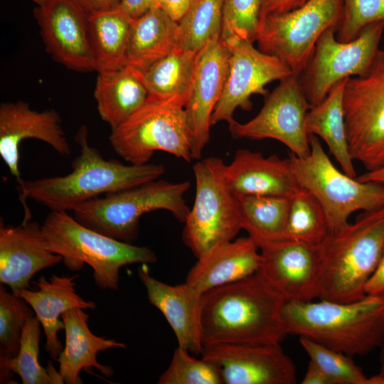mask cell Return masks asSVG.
Instances as JSON below:
<instances>
[{"instance_id":"cell-1","label":"cell","mask_w":384,"mask_h":384,"mask_svg":"<svg viewBox=\"0 0 384 384\" xmlns=\"http://www.w3.org/2000/svg\"><path fill=\"white\" fill-rule=\"evenodd\" d=\"M286 301L257 272L203 294V348L217 344H274L288 335Z\"/></svg>"},{"instance_id":"cell-2","label":"cell","mask_w":384,"mask_h":384,"mask_svg":"<svg viewBox=\"0 0 384 384\" xmlns=\"http://www.w3.org/2000/svg\"><path fill=\"white\" fill-rule=\"evenodd\" d=\"M75 139L80 154L71 164L70 173L60 176L24 181L18 183L19 200L24 209L25 221L31 220L26 205L31 198L50 211L73 210L78 206L159 178L165 172L161 164H124L117 160H106L88 142V129L79 127Z\"/></svg>"},{"instance_id":"cell-3","label":"cell","mask_w":384,"mask_h":384,"mask_svg":"<svg viewBox=\"0 0 384 384\" xmlns=\"http://www.w3.org/2000/svg\"><path fill=\"white\" fill-rule=\"evenodd\" d=\"M282 316L288 334L349 356L370 353L384 341V295L366 294L348 302H286Z\"/></svg>"},{"instance_id":"cell-4","label":"cell","mask_w":384,"mask_h":384,"mask_svg":"<svg viewBox=\"0 0 384 384\" xmlns=\"http://www.w3.org/2000/svg\"><path fill=\"white\" fill-rule=\"evenodd\" d=\"M319 247L318 299L338 302L361 299L384 252V207L363 211L353 223L329 233Z\"/></svg>"},{"instance_id":"cell-5","label":"cell","mask_w":384,"mask_h":384,"mask_svg":"<svg viewBox=\"0 0 384 384\" xmlns=\"http://www.w3.org/2000/svg\"><path fill=\"white\" fill-rule=\"evenodd\" d=\"M42 229L51 252L63 257L73 272L87 264L95 284L104 290L119 289V270L134 263H155L156 253L147 247L122 242L92 230L67 211H50Z\"/></svg>"},{"instance_id":"cell-6","label":"cell","mask_w":384,"mask_h":384,"mask_svg":"<svg viewBox=\"0 0 384 384\" xmlns=\"http://www.w3.org/2000/svg\"><path fill=\"white\" fill-rule=\"evenodd\" d=\"M189 188L188 181L158 178L81 204L73 210V217L92 230L132 243L138 236L139 219L146 213L165 210L184 223L190 211L184 198Z\"/></svg>"},{"instance_id":"cell-7","label":"cell","mask_w":384,"mask_h":384,"mask_svg":"<svg viewBox=\"0 0 384 384\" xmlns=\"http://www.w3.org/2000/svg\"><path fill=\"white\" fill-rule=\"evenodd\" d=\"M184 107L175 100L149 95L140 108L111 130L112 149L134 165L148 164L156 151L190 162L192 138Z\"/></svg>"},{"instance_id":"cell-8","label":"cell","mask_w":384,"mask_h":384,"mask_svg":"<svg viewBox=\"0 0 384 384\" xmlns=\"http://www.w3.org/2000/svg\"><path fill=\"white\" fill-rule=\"evenodd\" d=\"M310 152L304 157L289 154L300 186L321 205L329 233L349 223L356 211L384 207V184L362 182L338 169L324 150L318 137L309 135Z\"/></svg>"},{"instance_id":"cell-9","label":"cell","mask_w":384,"mask_h":384,"mask_svg":"<svg viewBox=\"0 0 384 384\" xmlns=\"http://www.w3.org/2000/svg\"><path fill=\"white\" fill-rule=\"evenodd\" d=\"M219 157H208L193 167V205L185 220L182 240L198 258L212 247L234 240L242 229L238 197L231 191Z\"/></svg>"},{"instance_id":"cell-10","label":"cell","mask_w":384,"mask_h":384,"mask_svg":"<svg viewBox=\"0 0 384 384\" xmlns=\"http://www.w3.org/2000/svg\"><path fill=\"white\" fill-rule=\"evenodd\" d=\"M342 8V0H309L295 9L268 15L260 21L258 49L282 60L299 77L321 36L337 30Z\"/></svg>"},{"instance_id":"cell-11","label":"cell","mask_w":384,"mask_h":384,"mask_svg":"<svg viewBox=\"0 0 384 384\" xmlns=\"http://www.w3.org/2000/svg\"><path fill=\"white\" fill-rule=\"evenodd\" d=\"M343 110L350 154L367 171L384 166V50L368 71L347 79Z\"/></svg>"},{"instance_id":"cell-12","label":"cell","mask_w":384,"mask_h":384,"mask_svg":"<svg viewBox=\"0 0 384 384\" xmlns=\"http://www.w3.org/2000/svg\"><path fill=\"white\" fill-rule=\"evenodd\" d=\"M336 30H326L318 40L312 55L299 75L304 93L311 106L321 102L343 80L364 75L379 49L384 21L367 26L349 42L336 40Z\"/></svg>"},{"instance_id":"cell-13","label":"cell","mask_w":384,"mask_h":384,"mask_svg":"<svg viewBox=\"0 0 384 384\" xmlns=\"http://www.w3.org/2000/svg\"><path fill=\"white\" fill-rule=\"evenodd\" d=\"M259 113L245 123L235 119L228 124L235 139H272L284 144L290 153L304 157L310 152L306 116L311 105L294 74L280 80L277 87L265 97Z\"/></svg>"},{"instance_id":"cell-14","label":"cell","mask_w":384,"mask_h":384,"mask_svg":"<svg viewBox=\"0 0 384 384\" xmlns=\"http://www.w3.org/2000/svg\"><path fill=\"white\" fill-rule=\"evenodd\" d=\"M230 48V55L227 79L221 97L211 117V125L234 120L238 107L250 110L253 95L266 96L265 86L274 80H282L293 74L289 67L276 56L255 48L253 43L240 40Z\"/></svg>"},{"instance_id":"cell-15","label":"cell","mask_w":384,"mask_h":384,"mask_svg":"<svg viewBox=\"0 0 384 384\" xmlns=\"http://www.w3.org/2000/svg\"><path fill=\"white\" fill-rule=\"evenodd\" d=\"M258 272L286 302L319 298V245L283 239L260 247Z\"/></svg>"},{"instance_id":"cell-16","label":"cell","mask_w":384,"mask_h":384,"mask_svg":"<svg viewBox=\"0 0 384 384\" xmlns=\"http://www.w3.org/2000/svg\"><path fill=\"white\" fill-rule=\"evenodd\" d=\"M201 357L217 366L222 384H294L297 370L280 343L217 344Z\"/></svg>"},{"instance_id":"cell-17","label":"cell","mask_w":384,"mask_h":384,"mask_svg":"<svg viewBox=\"0 0 384 384\" xmlns=\"http://www.w3.org/2000/svg\"><path fill=\"white\" fill-rule=\"evenodd\" d=\"M230 50L220 38L210 41L196 55L193 80L185 105L191 133V156L200 159L210 141L211 117L227 79Z\"/></svg>"},{"instance_id":"cell-18","label":"cell","mask_w":384,"mask_h":384,"mask_svg":"<svg viewBox=\"0 0 384 384\" xmlns=\"http://www.w3.org/2000/svg\"><path fill=\"white\" fill-rule=\"evenodd\" d=\"M48 52L65 67L95 71L88 16L73 0H50L36 9Z\"/></svg>"},{"instance_id":"cell-19","label":"cell","mask_w":384,"mask_h":384,"mask_svg":"<svg viewBox=\"0 0 384 384\" xmlns=\"http://www.w3.org/2000/svg\"><path fill=\"white\" fill-rule=\"evenodd\" d=\"M27 139L44 142L62 156L71 153L58 113L41 112L22 101L4 102L0 106V156L18 183L23 179L19 171V147Z\"/></svg>"},{"instance_id":"cell-20","label":"cell","mask_w":384,"mask_h":384,"mask_svg":"<svg viewBox=\"0 0 384 384\" xmlns=\"http://www.w3.org/2000/svg\"><path fill=\"white\" fill-rule=\"evenodd\" d=\"M63 262L50 251L42 225L32 220L17 225H0V282L16 294L29 289L31 279L39 271Z\"/></svg>"},{"instance_id":"cell-21","label":"cell","mask_w":384,"mask_h":384,"mask_svg":"<svg viewBox=\"0 0 384 384\" xmlns=\"http://www.w3.org/2000/svg\"><path fill=\"white\" fill-rule=\"evenodd\" d=\"M148 299L164 316L178 341V346L194 355H201V314L203 294L187 282L171 285L153 277L146 264L138 270Z\"/></svg>"},{"instance_id":"cell-22","label":"cell","mask_w":384,"mask_h":384,"mask_svg":"<svg viewBox=\"0 0 384 384\" xmlns=\"http://www.w3.org/2000/svg\"><path fill=\"white\" fill-rule=\"evenodd\" d=\"M228 183L236 196H265L291 198L302 188L289 157L264 156L260 152L242 149L225 164Z\"/></svg>"},{"instance_id":"cell-23","label":"cell","mask_w":384,"mask_h":384,"mask_svg":"<svg viewBox=\"0 0 384 384\" xmlns=\"http://www.w3.org/2000/svg\"><path fill=\"white\" fill-rule=\"evenodd\" d=\"M259 250L250 236L218 245L197 258L185 282L203 294L246 278L259 271Z\"/></svg>"},{"instance_id":"cell-24","label":"cell","mask_w":384,"mask_h":384,"mask_svg":"<svg viewBox=\"0 0 384 384\" xmlns=\"http://www.w3.org/2000/svg\"><path fill=\"white\" fill-rule=\"evenodd\" d=\"M78 276L60 277L53 274L49 279L43 276L37 282H33L36 290L23 289L16 294L33 309L43 328L46 338V350L55 361L63 349L58 338V332L65 329L60 316L70 309H94L96 307L94 302L86 301L77 294L75 279Z\"/></svg>"},{"instance_id":"cell-25","label":"cell","mask_w":384,"mask_h":384,"mask_svg":"<svg viewBox=\"0 0 384 384\" xmlns=\"http://www.w3.org/2000/svg\"><path fill=\"white\" fill-rule=\"evenodd\" d=\"M61 319L65 325V346L59 354V373L67 384L82 383L80 372L94 367L104 375L113 374L112 368L97 361V355L112 348H126L124 343L93 334L88 326L89 316L82 309L76 308L64 312Z\"/></svg>"},{"instance_id":"cell-26","label":"cell","mask_w":384,"mask_h":384,"mask_svg":"<svg viewBox=\"0 0 384 384\" xmlns=\"http://www.w3.org/2000/svg\"><path fill=\"white\" fill-rule=\"evenodd\" d=\"M149 95L142 72L129 65L98 73L94 97L101 119L111 130L140 108Z\"/></svg>"},{"instance_id":"cell-27","label":"cell","mask_w":384,"mask_h":384,"mask_svg":"<svg viewBox=\"0 0 384 384\" xmlns=\"http://www.w3.org/2000/svg\"><path fill=\"white\" fill-rule=\"evenodd\" d=\"M178 23L154 7L132 20L125 65L140 72L177 47Z\"/></svg>"},{"instance_id":"cell-28","label":"cell","mask_w":384,"mask_h":384,"mask_svg":"<svg viewBox=\"0 0 384 384\" xmlns=\"http://www.w3.org/2000/svg\"><path fill=\"white\" fill-rule=\"evenodd\" d=\"M347 79L336 84L321 102L311 107L306 114L305 124L309 135L319 137L325 142L341 170L356 178L344 119L343 100Z\"/></svg>"},{"instance_id":"cell-29","label":"cell","mask_w":384,"mask_h":384,"mask_svg":"<svg viewBox=\"0 0 384 384\" xmlns=\"http://www.w3.org/2000/svg\"><path fill=\"white\" fill-rule=\"evenodd\" d=\"M132 23L119 9L88 17L90 41L98 73L125 65Z\"/></svg>"},{"instance_id":"cell-30","label":"cell","mask_w":384,"mask_h":384,"mask_svg":"<svg viewBox=\"0 0 384 384\" xmlns=\"http://www.w3.org/2000/svg\"><path fill=\"white\" fill-rule=\"evenodd\" d=\"M242 229L258 245L284 239L290 198L265 196H239Z\"/></svg>"},{"instance_id":"cell-31","label":"cell","mask_w":384,"mask_h":384,"mask_svg":"<svg viewBox=\"0 0 384 384\" xmlns=\"http://www.w3.org/2000/svg\"><path fill=\"white\" fill-rule=\"evenodd\" d=\"M196 53L175 48L142 73L149 96L186 103L195 69Z\"/></svg>"},{"instance_id":"cell-32","label":"cell","mask_w":384,"mask_h":384,"mask_svg":"<svg viewBox=\"0 0 384 384\" xmlns=\"http://www.w3.org/2000/svg\"><path fill=\"white\" fill-rule=\"evenodd\" d=\"M41 325L36 315L28 318L22 330L17 355L14 358L0 356L1 383L9 380L12 373L18 375L23 384L64 383L50 361L47 369L39 363Z\"/></svg>"},{"instance_id":"cell-33","label":"cell","mask_w":384,"mask_h":384,"mask_svg":"<svg viewBox=\"0 0 384 384\" xmlns=\"http://www.w3.org/2000/svg\"><path fill=\"white\" fill-rule=\"evenodd\" d=\"M223 0H193L177 22V47L198 53L210 41L220 38Z\"/></svg>"},{"instance_id":"cell-34","label":"cell","mask_w":384,"mask_h":384,"mask_svg":"<svg viewBox=\"0 0 384 384\" xmlns=\"http://www.w3.org/2000/svg\"><path fill=\"white\" fill-rule=\"evenodd\" d=\"M329 234L325 212L307 190L302 188L290 198L284 239L320 245Z\"/></svg>"},{"instance_id":"cell-35","label":"cell","mask_w":384,"mask_h":384,"mask_svg":"<svg viewBox=\"0 0 384 384\" xmlns=\"http://www.w3.org/2000/svg\"><path fill=\"white\" fill-rule=\"evenodd\" d=\"M299 343L310 361L330 378L333 384H384L383 376L379 373L366 376L349 356L305 337H299Z\"/></svg>"},{"instance_id":"cell-36","label":"cell","mask_w":384,"mask_h":384,"mask_svg":"<svg viewBox=\"0 0 384 384\" xmlns=\"http://www.w3.org/2000/svg\"><path fill=\"white\" fill-rule=\"evenodd\" d=\"M262 0H223L220 40L230 47L240 40L256 41Z\"/></svg>"},{"instance_id":"cell-37","label":"cell","mask_w":384,"mask_h":384,"mask_svg":"<svg viewBox=\"0 0 384 384\" xmlns=\"http://www.w3.org/2000/svg\"><path fill=\"white\" fill-rule=\"evenodd\" d=\"M35 316L31 306L22 298L0 285V356L14 358L18 353L23 326Z\"/></svg>"},{"instance_id":"cell-38","label":"cell","mask_w":384,"mask_h":384,"mask_svg":"<svg viewBox=\"0 0 384 384\" xmlns=\"http://www.w3.org/2000/svg\"><path fill=\"white\" fill-rule=\"evenodd\" d=\"M159 384H222L218 368L201 357L197 359L178 346L168 368L160 375Z\"/></svg>"},{"instance_id":"cell-39","label":"cell","mask_w":384,"mask_h":384,"mask_svg":"<svg viewBox=\"0 0 384 384\" xmlns=\"http://www.w3.org/2000/svg\"><path fill=\"white\" fill-rule=\"evenodd\" d=\"M342 16L336 40L349 42L368 25L384 21V0H342Z\"/></svg>"},{"instance_id":"cell-40","label":"cell","mask_w":384,"mask_h":384,"mask_svg":"<svg viewBox=\"0 0 384 384\" xmlns=\"http://www.w3.org/2000/svg\"><path fill=\"white\" fill-rule=\"evenodd\" d=\"M309 0H262L260 21L265 16L295 9Z\"/></svg>"},{"instance_id":"cell-41","label":"cell","mask_w":384,"mask_h":384,"mask_svg":"<svg viewBox=\"0 0 384 384\" xmlns=\"http://www.w3.org/2000/svg\"><path fill=\"white\" fill-rule=\"evenodd\" d=\"M88 16L118 9L121 0H73Z\"/></svg>"},{"instance_id":"cell-42","label":"cell","mask_w":384,"mask_h":384,"mask_svg":"<svg viewBox=\"0 0 384 384\" xmlns=\"http://www.w3.org/2000/svg\"><path fill=\"white\" fill-rule=\"evenodd\" d=\"M193 0H156L155 6L178 22L188 9Z\"/></svg>"},{"instance_id":"cell-43","label":"cell","mask_w":384,"mask_h":384,"mask_svg":"<svg viewBox=\"0 0 384 384\" xmlns=\"http://www.w3.org/2000/svg\"><path fill=\"white\" fill-rule=\"evenodd\" d=\"M156 0H121L119 9L134 20L155 6Z\"/></svg>"},{"instance_id":"cell-44","label":"cell","mask_w":384,"mask_h":384,"mask_svg":"<svg viewBox=\"0 0 384 384\" xmlns=\"http://www.w3.org/2000/svg\"><path fill=\"white\" fill-rule=\"evenodd\" d=\"M366 294L384 295V252L377 269L366 285Z\"/></svg>"},{"instance_id":"cell-45","label":"cell","mask_w":384,"mask_h":384,"mask_svg":"<svg viewBox=\"0 0 384 384\" xmlns=\"http://www.w3.org/2000/svg\"><path fill=\"white\" fill-rule=\"evenodd\" d=\"M302 384H333L330 378L313 361H310L302 381Z\"/></svg>"},{"instance_id":"cell-46","label":"cell","mask_w":384,"mask_h":384,"mask_svg":"<svg viewBox=\"0 0 384 384\" xmlns=\"http://www.w3.org/2000/svg\"><path fill=\"white\" fill-rule=\"evenodd\" d=\"M356 178L362 182H375L384 184V166L372 171H367Z\"/></svg>"},{"instance_id":"cell-47","label":"cell","mask_w":384,"mask_h":384,"mask_svg":"<svg viewBox=\"0 0 384 384\" xmlns=\"http://www.w3.org/2000/svg\"><path fill=\"white\" fill-rule=\"evenodd\" d=\"M381 347L382 352L380 356V367L379 374L384 377V341L383 342V344L381 345Z\"/></svg>"},{"instance_id":"cell-48","label":"cell","mask_w":384,"mask_h":384,"mask_svg":"<svg viewBox=\"0 0 384 384\" xmlns=\"http://www.w3.org/2000/svg\"><path fill=\"white\" fill-rule=\"evenodd\" d=\"M32 1H34L38 6H41L46 4L50 0H32Z\"/></svg>"}]
</instances>
